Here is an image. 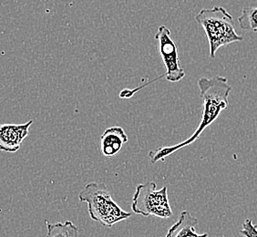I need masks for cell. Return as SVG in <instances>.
<instances>
[{
  "instance_id": "obj_3",
  "label": "cell",
  "mask_w": 257,
  "mask_h": 237,
  "mask_svg": "<svg viewBox=\"0 0 257 237\" xmlns=\"http://www.w3.org/2000/svg\"><path fill=\"white\" fill-rule=\"evenodd\" d=\"M195 20L206 34L212 59L215 58L220 48L243 40L235 30L232 16L223 7L203 9L195 17Z\"/></svg>"
},
{
  "instance_id": "obj_7",
  "label": "cell",
  "mask_w": 257,
  "mask_h": 237,
  "mask_svg": "<svg viewBox=\"0 0 257 237\" xmlns=\"http://www.w3.org/2000/svg\"><path fill=\"white\" fill-rule=\"evenodd\" d=\"M128 135L119 126L110 127L104 131L100 137V151L105 157L113 158L128 143Z\"/></svg>"
},
{
  "instance_id": "obj_9",
  "label": "cell",
  "mask_w": 257,
  "mask_h": 237,
  "mask_svg": "<svg viewBox=\"0 0 257 237\" xmlns=\"http://www.w3.org/2000/svg\"><path fill=\"white\" fill-rule=\"evenodd\" d=\"M47 236L46 237H78L79 229L71 221L51 223L46 221Z\"/></svg>"
},
{
  "instance_id": "obj_1",
  "label": "cell",
  "mask_w": 257,
  "mask_h": 237,
  "mask_svg": "<svg viewBox=\"0 0 257 237\" xmlns=\"http://www.w3.org/2000/svg\"><path fill=\"white\" fill-rule=\"evenodd\" d=\"M198 88L200 97L203 99V115L197 129L191 137L182 143L172 146H165L149 153L152 163L164 161L181 149L195 143L203 132L217 120L220 114L229 106V95L232 87L228 84V79L223 76H214L212 78H200L198 79Z\"/></svg>"
},
{
  "instance_id": "obj_8",
  "label": "cell",
  "mask_w": 257,
  "mask_h": 237,
  "mask_svg": "<svg viewBox=\"0 0 257 237\" xmlns=\"http://www.w3.org/2000/svg\"><path fill=\"white\" fill-rule=\"evenodd\" d=\"M197 224V218L193 216L189 211H183L165 237H208V233L199 234L195 232Z\"/></svg>"
},
{
  "instance_id": "obj_11",
  "label": "cell",
  "mask_w": 257,
  "mask_h": 237,
  "mask_svg": "<svg viewBox=\"0 0 257 237\" xmlns=\"http://www.w3.org/2000/svg\"><path fill=\"white\" fill-rule=\"evenodd\" d=\"M240 233L244 237H257V226L251 219H246L242 223Z\"/></svg>"
},
{
  "instance_id": "obj_2",
  "label": "cell",
  "mask_w": 257,
  "mask_h": 237,
  "mask_svg": "<svg viewBox=\"0 0 257 237\" xmlns=\"http://www.w3.org/2000/svg\"><path fill=\"white\" fill-rule=\"evenodd\" d=\"M80 202L88 204L89 217L102 226L111 228L114 224L132 216L116 203L108 187L102 183L92 182L79 193Z\"/></svg>"
},
{
  "instance_id": "obj_4",
  "label": "cell",
  "mask_w": 257,
  "mask_h": 237,
  "mask_svg": "<svg viewBox=\"0 0 257 237\" xmlns=\"http://www.w3.org/2000/svg\"><path fill=\"white\" fill-rule=\"evenodd\" d=\"M154 182L138 184L133 197L132 210L134 213L145 217L155 216L168 219L173 215L169 202L168 188L163 186L157 190Z\"/></svg>"
},
{
  "instance_id": "obj_6",
  "label": "cell",
  "mask_w": 257,
  "mask_h": 237,
  "mask_svg": "<svg viewBox=\"0 0 257 237\" xmlns=\"http://www.w3.org/2000/svg\"><path fill=\"white\" fill-rule=\"evenodd\" d=\"M30 120L23 124H1L0 125V151L6 153H17L22 143L30 134Z\"/></svg>"
},
{
  "instance_id": "obj_10",
  "label": "cell",
  "mask_w": 257,
  "mask_h": 237,
  "mask_svg": "<svg viewBox=\"0 0 257 237\" xmlns=\"http://www.w3.org/2000/svg\"><path fill=\"white\" fill-rule=\"evenodd\" d=\"M238 22L242 30L257 32V7L244 8L238 18Z\"/></svg>"
},
{
  "instance_id": "obj_5",
  "label": "cell",
  "mask_w": 257,
  "mask_h": 237,
  "mask_svg": "<svg viewBox=\"0 0 257 237\" xmlns=\"http://www.w3.org/2000/svg\"><path fill=\"white\" fill-rule=\"evenodd\" d=\"M155 40L158 41L159 52L166 69L163 77H165L170 82H179L185 77V71L180 66L178 48L172 39L171 30L166 26H160L155 35Z\"/></svg>"
}]
</instances>
